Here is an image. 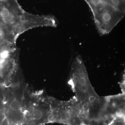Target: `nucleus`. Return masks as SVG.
Returning a JSON list of instances; mask_svg holds the SVG:
<instances>
[{"label": "nucleus", "mask_w": 125, "mask_h": 125, "mask_svg": "<svg viewBox=\"0 0 125 125\" xmlns=\"http://www.w3.org/2000/svg\"><path fill=\"white\" fill-rule=\"evenodd\" d=\"M31 118L29 114H25L23 116L22 119V123L24 124H27L29 123L30 120Z\"/></svg>", "instance_id": "8"}, {"label": "nucleus", "mask_w": 125, "mask_h": 125, "mask_svg": "<svg viewBox=\"0 0 125 125\" xmlns=\"http://www.w3.org/2000/svg\"><path fill=\"white\" fill-rule=\"evenodd\" d=\"M29 115L31 119L35 122L42 120L44 117V112L42 110L38 108H35L32 110Z\"/></svg>", "instance_id": "5"}, {"label": "nucleus", "mask_w": 125, "mask_h": 125, "mask_svg": "<svg viewBox=\"0 0 125 125\" xmlns=\"http://www.w3.org/2000/svg\"><path fill=\"white\" fill-rule=\"evenodd\" d=\"M17 0H0V37L10 43L16 40L11 33L14 24L24 13Z\"/></svg>", "instance_id": "2"}, {"label": "nucleus", "mask_w": 125, "mask_h": 125, "mask_svg": "<svg viewBox=\"0 0 125 125\" xmlns=\"http://www.w3.org/2000/svg\"><path fill=\"white\" fill-rule=\"evenodd\" d=\"M56 113H52L53 120H57L68 125H89L88 109L76 97L62 103Z\"/></svg>", "instance_id": "3"}, {"label": "nucleus", "mask_w": 125, "mask_h": 125, "mask_svg": "<svg viewBox=\"0 0 125 125\" xmlns=\"http://www.w3.org/2000/svg\"><path fill=\"white\" fill-rule=\"evenodd\" d=\"M57 25L56 20L52 16L36 15L25 11L13 25L11 32L17 40L20 35L31 29L42 27H55Z\"/></svg>", "instance_id": "4"}, {"label": "nucleus", "mask_w": 125, "mask_h": 125, "mask_svg": "<svg viewBox=\"0 0 125 125\" xmlns=\"http://www.w3.org/2000/svg\"><path fill=\"white\" fill-rule=\"evenodd\" d=\"M108 125H125V115L116 117L109 123Z\"/></svg>", "instance_id": "7"}, {"label": "nucleus", "mask_w": 125, "mask_h": 125, "mask_svg": "<svg viewBox=\"0 0 125 125\" xmlns=\"http://www.w3.org/2000/svg\"><path fill=\"white\" fill-rule=\"evenodd\" d=\"M10 111L14 113H18L20 111L22 107L20 101L15 99L11 101L9 105Z\"/></svg>", "instance_id": "6"}, {"label": "nucleus", "mask_w": 125, "mask_h": 125, "mask_svg": "<svg viewBox=\"0 0 125 125\" xmlns=\"http://www.w3.org/2000/svg\"><path fill=\"white\" fill-rule=\"evenodd\" d=\"M69 83L76 98L84 104L94 105L102 98L92 87L84 63L80 56L75 58L72 64Z\"/></svg>", "instance_id": "1"}]
</instances>
